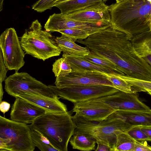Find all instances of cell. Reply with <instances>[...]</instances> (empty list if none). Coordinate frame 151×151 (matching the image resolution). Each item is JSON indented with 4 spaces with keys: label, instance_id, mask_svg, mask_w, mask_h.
Returning <instances> with one entry per match:
<instances>
[{
    "label": "cell",
    "instance_id": "6da1fadb",
    "mask_svg": "<svg viewBox=\"0 0 151 151\" xmlns=\"http://www.w3.org/2000/svg\"><path fill=\"white\" fill-rule=\"evenodd\" d=\"M76 42L111 62L125 75L144 81L151 80V66L137 54L126 34L111 26Z\"/></svg>",
    "mask_w": 151,
    "mask_h": 151
},
{
    "label": "cell",
    "instance_id": "7a4b0ae2",
    "mask_svg": "<svg viewBox=\"0 0 151 151\" xmlns=\"http://www.w3.org/2000/svg\"><path fill=\"white\" fill-rule=\"evenodd\" d=\"M111 26L131 40L150 30L151 3L147 0H123L109 6Z\"/></svg>",
    "mask_w": 151,
    "mask_h": 151
},
{
    "label": "cell",
    "instance_id": "3957f363",
    "mask_svg": "<svg viewBox=\"0 0 151 151\" xmlns=\"http://www.w3.org/2000/svg\"><path fill=\"white\" fill-rule=\"evenodd\" d=\"M46 137L58 151H68L69 142L76 126L71 111L47 112L29 125Z\"/></svg>",
    "mask_w": 151,
    "mask_h": 151
},
{
    "label": "cell",
    "instance_id": "277c9868",
    "mask_svg": "<svg viewBox=\"0 0 151 151\" xmlns=\"http://www.w3.org/2000/svg\"><path fill=\"white\" fill-rule=\"evenodd\" d=\"M72 118L76 126L75 132L91 136L96 139V143L103 144L111 148L118 135L126 132L133 127L118 118H108L102 121L96 122L75 115L72 116Z\"/></svg>",
    "mask_w": 151,
    "mask_h": 151
},
{
    "label": "cell",
    "instance_id": "5b68a950",
    "mask_svg": "<svg viewBox=\"0 0 151 151\" xmlns=\"http://www.w3.org/2000/svg\"><path fill=\"white\" fill-rule=\"evenodd\" d=\"M55 39L49 32L42 30L40 23L36 19L26 30L20 42L26 54L45 61L59 55L62 52Z\"/></svg>",
    "mask_w": 151,
    "mask_h": 151
},
{
    "label": "cell",
    "instance_id": "8992f818",
    "mask_svg": "<svg viewBox=\"0 0 151 151\" xmlns=\"http://www.w3.org/2000/svg\"><path fill=\"white\" fill-rule=\"evenodd\" d=\"M31 130L26 124L0 116V140L7 151H33Z\"/></svg>",
    "mask_w": 151,
    "mask_h": 151
},
{
    "label": "cell",
    "instance_id": "52a82bcc",
    "mask_svg": "<svg viewBox=\"0 0 151 151\" xmlns=\"http://www.w3.org/2000/svg\"><path fill=\"white\" fill-rule=\"evenodd\" d=\"M4 88L8 94L15 98L22 93L51 98L59 97L48 86L24 72H15L7 78Z\"/></svg>",
    "mask_w": 151,
    "mask_h": 151
},
{
    "label": "cell",
    "instance_id": "ba28073f",
    "mask_svg": "<svg viewBox=\"0 0 151 151\" xmlns=\"http://www.w3.org/2000/svg\"><path fill=\"white\" fill-rule=\"evenodd\" d=\"M56 96L73 104L104 96L116 93L119 91L107 85L77 86L58 87L49 85Z\"/></svg>",
    "mask_w": 151,
    "mask_h": 151
},
{
    "label": "cell",
    "instance_id": "9c48e42d",
    "mask_svg": "<svg viewBox=\"0 0 151 151\" xmlns=\"http://www.w3.org/2000/svg\"><path fill=\"white\" fill-rule=\"evenodd\" d=\"M0 47L7 69L18 72L24 64L25 54L14 28H7L1 33Z\"/></svg>",
    "mask_w": 151,
    "mask_h": 151
},
{
    "label": "cell",
    "instance_id": "30bf717a",
    "mask_svg": "<svg viewBox=\"0 0 151 151\" xmlns=\"http://www.w3.org/2000/svg\"><path fill=\"white\" fill-rule=\"evenodd\" d=\"M111 26L109 21L105 20L96 23L84 22L67 18L60 13L50 15L44 28L46 31L52 32L67 29H80L86 31L90 35Z\"/></svg>",
    "mask_w": 151,
    "mask_h": 151
},
{
    "label": "cell",
    "instance_id": "8fae6325",
    "mask_svg": "<svg viewBox=\"0 0 151 151\" xmlns=\"http://www.w3.org/2000/svg\"><path fill=\"white\" fill-rule=\"evenodd\" d=\"M55 86L68 87L77 86L107 85L114 87L102 72L97 70L72 71L62 77H56Z\"/></svg>",
    "mask_w": 151,
    "mask_h": 151
},
{
    "label": "cell",
    "instance_id": "7c38bea8",
    "mask_svg": "<svg viewBox=\"0 0 151 151\" xmlns=\"http://www.w3.org/2000/svg\"><path fill=\"white\" fill-rule=\"evenodd\" d=\"M108 105L117 110L148 111L150 108L140 101L137 93L119 91L116 93L91 99Z\"/></svg>",
    "mask_w": 151,
    "mask_h": 151
},
{
    "label": "cell",
    "instance_id": "4fadbf2b",
    "mask_svg": "<svg viewBox=\"0 0 151 151\" xmlns=\"http://www.w3.org/2000/svg\"><path fill=\"white\" fill-rule=\"evenodd\" d=\"M72 110L75 115L91 121L99 122L107 119L117 110L104 103L89 100L73 104Z\"/></svg>",
    "mask_w": 151,
    "mask_h": 151
},
{
    "label": "cell",
    "instance_id": "5bb4252c",
    "mask_svg": "<svg viewBox=\"0 0 151 151\" xmlns=\"http://www.w3.org/2000/svg\"><path fill=\"white\" fill-rule=\"evenodd\" d=\"M47 112L44 109L17 96L11 108L10 119L18 122L32 123Z\"/></svg>",
    "mask_w": 151,
    "mask_h": 151
},
{
    "label": "cell",
    "instance_id": "9a60e30c",
    "mask_svg": "<svg viewBox=\"0 0 151 151\" xmlns=\"http://www.w3.org/2000/svg\"><path fill=\"white\" fill-rule=\"evenodd\" d=\"M104 2L63 14L67 18L84 22L96 23L105 20L111 22L109 6L106 5Z\"/></svg>",
    "mask_w": 151,
    "mask_h": 151
},
{
    "label": "cell",
    "instance_id": "2e32d148",
    "mask_svg": "<svg viewBox=\"0 0 151 151\" xmlns=\"http://www.w3.org/2000/svg\"><path fill=\"white\" fill-rule=\"evenodd\" d=\"M17 96L44 109L48 112L63 113L68 111L67 106L59 100L60 97L51 98L26 93H20Z\"/></svg>",
    "mask_w": 151,
    "mask_h": 151
},
{
    "label": "cell",
    "instance_id": "e0dca14e",
    "mask_svg": "<svg viewBox=\"0 0 151 151\" xmlns=\"http://www.w3.org/2000/svg\"><path fill=\"white\" fill-rule=\"evenodd\" d=\"M108 118L121 119L133 126H151V109L148 111L117 110Z\"/></svg>",
    "mask_w": 151,
    "mask_h": 151
},
{
    "label": "cell",
    "instance_id": "ac0fdd59",
    "mask_svg": "<svg viewBox=\"0 0 151 151\" xmlns=\"http://www.w3.org/2000/svg\"><path fill=\"white\" fill-rule=\"evenodd\" d=\"M131 41L137 54L151 66V30L136 35Z\"/></svg>",
    "mask_w": 151,
    "mask_h": 151
},
{
    "label": "cell",
    "instance_id": "d6986e66",
    "mask_svg": "<svg viewBox=\"0 0 151 151\" xmlns=\"http://www.w3.org/2000/svg\"><path fill=\"white\" fill-rule=\"evenodd\" d=\"M62 57L65 58L69 62L72 69V71L97 70L108 73H116L109 68L90 62L82 57L63 53Z\"/></svg>",
    "mask_w": 151,
    "mask_h": 151
},
{
    "label": "cell",
    "instance_id": "ffe728a7",
    "mask_svg": "<svg viewBox=\"0 0 151 151\" xmlns=\"http://www.w3.org/2000/svg\"><path fill=\"white\" fill-rule=\"evenodd\" d=\"M58 46L63 53L78 57L87 55L90 51L86 47H82L77 44L69 38L61 35L55 39Z\"/></svg>",
    "mask_w": 151,
    "mask_h": 151
},
{
    "label": "cell",
    "instance_id": "44dd1931",
    "mask_svg": "<svg viewBox=\"0 0 151 151\" xmlns=\"http://www.w3.org/2000/svg\"><path fill=\"white\" fill-rule=\"evenodd\" d=\"M106 0H67L56 3L61 13L65 14L95 5Z\"/></svg>",
    "mask_w": 151,
    "mask_h": 151
},
{
    "label": "cell",
    "instance_id": "7402d4cb",
    "mask_svg": "<svg viewBox=\"0 0 151 151\" xmlns=\"http://www.w3.org/2000/svg\"><path fill=\"white\" fill-rule=\"evenodd\" d=\"M72 148L83 151L95 150L96 139L87 134L75 132L69 141Z\"/></svg>",
    "mask_w": 151,
    "mask_h": 151
},
{
    "label": "cell",
    "instance_id": "603a6c76",
    "mask_svg": "<svg viewBox=\"0 0 151 151\" xmlns=\"http://www.w3.org/2000/svg\"><path fill=\"white\" fill-rule=\"evenodd\" d=\"M135 142L126 132L121 133L117 136L111 151H134Z\"/></svg>",
    "mask_w": 151,
    "mask_h": 151
},
{
    "label": "cell",
    "instance_id": "cb8c5ba5",
    "mask_svg": "<svg viewBox=\"0 0 151 151\" xmlns=\"http://www.w3.org/2000/svg\"><path fill=\"white\" fill-rule=\"evenodd\" d=\"M31 130L32 139L35 147L42 151H58L46 137L35 130Z\"/></svg>",
    "mask_w": 151,
    "mask_h": 151
},
{
    "label": "cell",
    "instance_id": "d4e9b609",
    "mask_svg": "<svg viewBox=\"0 0 151 151\" xmlns=\"http://www.w3.org/2000/svg\"><path fill=\"white\" fill-rule=\"evenodd\" d=\"M102 72L112 83L114 88L125 92H133L130 85L123 78L122 75L115 73Z\"/></svg>",
    "mask_w": 151,
    "mask_h": 151
},
{
    "label": "cell",
    "instance_id": "484cf974",
    "mask_svg": "<svg viewBox=\"0 0 151 151\" xmlns=\"http://www.w3.org/2000/svg\"><path fill=\"white\" fill-rule=\"evenodd\" d=\"M122 76L130 85L133 92H151V81L139 80L126 75H122Z\"/></svg>",
    "mask_w": 151,
    "mask_h": 151
},
{
    "label": "cell",
    "instance_id": "4316f807",
    "mask_svg": "<svg viewBox=\"0 0 151 151\" xmlns=\"http://www.w3.org/2000/svg\"><path fill=\"white\" fill-rule=\"evenodd\" d=\"M83 57L90 62L109 68L117 74L125 75L119 70L117 66L114 64L91 52L90 51L88 55Z\"/></svg>",
    "mask_w": 151,
    "mask_h": 151
},
{
    "label": "cell",
    "instance_id": "83f0119b",
    "mask_svg": "<svg viewBox=\"0 0 151 151\" xmlns=\"http://www.w3.org/2000/svg\"><path fill=\"white\" fill-rule=\"evenodd\" d=\"M52 71L56 77H61L68 74L72 69L66 59L62 57L53 63Z\"/></svg>",
    "mask_w": 151,
    "mask_h": 151
},
{
    "label": "cell",
    "instance_id": "f1b7e54d",
    "mask_svg": "<svg viewBox=\"0 0 151 151\" xmlns=\"http://www.w3.org/2000/svg\"><path fill=\"white\" fill-rule=\"evenodd\" d=\"M61 35L65 36L75 42L78 40H84L90 35L86 31L75 29H67L59 31Z\"/></svg>",
    "mask_w": 151,
    "mask_h": 151
},
{
    "label": "cell",
    "instance_id": "f546056e",
    "mask_svg": "<svg viewBox=\"0 0 151 151\" xmlns=\"http://www.w3.org/2000/svg\"><path fill=\"white\" fill-rule=\"evenodd\" d=\"M126 132L136 141H148V137L141 130V126H134Z\"/></svg>",
    "mask_w": 151,
    "mask_h": 151
},
{
    "label": "cell",
    "instance_id": "4dcf8cb0",
    "mask_svg": "<svg viewBox=\"0 0 151 151\" xmlns=\"http://www.w3.org/2000/svg\"><path fill=\"white\" fill-rule=\"evenodd\" d=\"M56 3L54 0H39L32 6V9L39 12H42L51 9Z\"/></svg>",
    "mask_w": 151,
    "mask_h": 151
},
{
    "label": "cell",
    "instance_id": "1f68e13d",
    "mask_svg": "<svg viewBox=\"0 0 151 151\" xmlns=\"http://www.w3.org/2000/svg\"><path fill=\"white\" fill-rule=\"evenodd\" d=\"M4 63L2 54L0 49V81L2 83L5 81L6 78L7 70Z\"/></svg>",
    "mask_w": 151,
    "mask_h": 151
},
{
    "label": "cell",
    "instance_id": "d6a6232c",
    "mask_svg": "<svg viewBox=\"0 0 151 151\" xmlns=\"http://www.w3.org/2000/svg\"><path fill=\"white\" fill-rule=\"evenodd\" d=\"M151 151V146L147 144L146 141H136L134 151Z\"/></svg>",
    "mask_w": 151,
    "mask_h": 151
},
{
    "label": "cell",
    "instance_id": "836d02e7",
    "mask_svg": "<svg viewBox=\"0 0 151 151\" xmlns=\"http://www.w3.org/2000/svg\"><path fill=\"white\" fill-rule=\"evenodd\" d=\"M10 107V104L7 102L2 101L0 102V110L4 114L9 111Z\"/></svg>",
    "mask_w": 151,
    "mask_h": 151
},
{
    "label": "cell",
    "instance_id": "e575fe53",
    "mask_svg": "<svg viewBox=\"0 0 151 151\" xmlns=\"http://www.w3.org/2000/svg\"><path fill=\"white\" fill-rule=\"evenodd\" d=\"M97 147L95 149L96 151H111V148L108 146L100 143H96Z\"/></svg>",
    "mask_w": 151,
    "mask_h": 151
},
{
    "label": "cell",
    "instance_id": "d590c367",
    "mask_svg": "<svg viewBox=\"0 0 151 151\" xmlns=\"http://www.w3.org/2000/svg\"><path fill=\"white\" fill-rule=\"evenodd\" d=\"M141 129L148 137V141H151V126H141Z\"/></svg>",
    "mask_w": 151,
    "mask_h": 151
},
{
    "label": "cell",
    "instance_id": "8d00e7d4",
    "mask_svg": "<svg viewBox=\"0 0 151 151\" xmlns=\"http://www.w3.org/2000/svg\"><path fill=\"white\" fill-rule=\"evenodd\" d=\"M2 83H1V82H0V102H1L2 101V99L3 98V93H4V92H3V87H2Z\"/></svg>",
    "mask_w": 151,
    "mask_h": 151
},
{
    "label": "cell",
    "instance_id": "74e56055",
    "mask_svg": "<svg viewBox=\"0 0 151 151\" xmlns=\"http://www.w3.org/2000/svg\"><path fill=\"white\" fill-rule=\"evenodd\" d=\"M4 0H0V11L1 12L3 9V3Z\"/></svg>",
    "mask_w": 151,
    "mask_h": 151
},
{
    "label": "cell",
    "instance_id": "f35d334b",
    "mask_svg": "<svg viewBox=\"0 0 151 151\" xmlns=\"http://www.w3.org/2000/svg\"><path fill=\"white\" fill-rule=\"evenodd\" d=\"M149 22L150 30H151V11L150 14L149 18Z\"/></svg>",
    "mask_w": 151,
    "mask_h": 151
},
{
    "label": "cell",
    "instance_id": "ab89813d",
    "mask_svg": "<svg viewBox=\"0 0 151 151\" xmlns=\"http://www.w3.org/2000/svg\"><path fill=\"white\" fill-rule=\"evenodd\" d=\"M67 0H54V1L56 3L58 2L65 1Z\"/></svg>",
    "mask_w": 151,
    "mask_h": 151
},
{
    "label": "cell",
    "instance_id": "60d3db41",
    "mask_svg": "<svg viewBox=\"0 0 151 151\" xmlns=\"http://www.w3.org/2000/svg\"><path fill=\"white\" fill-rule=\"evenodd\" d=\"M123 0H116V3L122 1Z\"/></svg>",
    "mask_w": 151,
    "mask_h": 151
},
{
    "label": "cell",
    "instance_id": "b9f144b4",
    "mask_svg": "<svg viewBox=\"0 0 151 151\" xmlns=\"http://www.w3.org/2000/svg\"><path fill=\"white\" fill-rule=\"evenodd\" d=\"M147 93H148L151 96V92L148 91L147 92Z\"/></svg>",
    "mask_w": 151,
    "mask_h": 151
},
{
    "label": "cell",
    "instance_id": "7bdbcfd3",
    "mask_svg": "<svg viewBox=\"0 0 151 151\" xmlns=\"http://www.w3.org/2000/svg\"><path fill=\"white\" fill-rule=\"evenodd\" d=\"M147 0L151 3V0Z\"/></svg>",
    "mask_w": 151,
    "mask_h": 151
},
{
    "label": "cell",
    "instance_id": "ee69618b",
    "mask_svg": "<svg viewBox=\"0 0 151 151\" xmlns=\"http://www.w3.org/2000/svg\"><path fill=\"white\" fill-rule=\"evenodd\" d=\"M106 0V1H107V0Z\"/></svg>",
    "mask_w": 151,
    "mask_h": 151
}]
</instances>
